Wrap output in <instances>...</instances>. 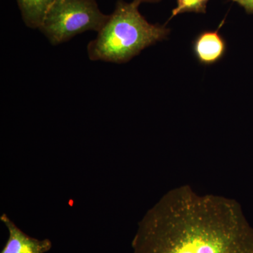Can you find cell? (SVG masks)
I'll use <instances>...</instances> for the list:
<instances>
[{
    "instance_id": "3",
    "label": "cell",
    "mask_w": 253,
    "mask_h": 253,
    "mask_svg": "<svg viewBox=\"0 0 253 253\" xmlns=\"http://www.w3.org/2000/svg\"><path fill=\"white\" fill-rule=\"evenodd\" d=\"M109 17L95 0H55L39 30L57 45L84 32H99Z\"/></svg>"
},
{
    "instance_id": "5",
    "label": "cell",
    "mask_w": 253,
    "mask_h": 253,
    "mask_svg": "<svg viewBox=\"0 0 253 253\" xmlns=\"http://www.w3.org/2000/svg\"><path fill=\"white\" fill-rule=\"evenodd\" d=\"M193 51L200 63L212 65L224 57L226 41L217 30L202 32L193 42Z\"/></svg>"
},
{
    "instance_id": "7",
    "label": "cell",
    "mask_w": 253,
    "mask_h": 253,
    "mask_svg": "<svg viewBox=\"0 0 253 253\" xmlns=\"http://www.w3.org/2000/svg\"><path fill=\"white\" fill-rule=\"evenodd\" d=\"M207 4L201 0H177L176 6L172 10L170 18L186 12L206 13Z\"/></svg>"
},
{
    "instance_id": "6",
    "label": "cell",
    "mask_w": 253,
    "mask_h": 253,
    "mask_svg": "<svg viewBox=\"0 0 253 253\" xmlns=\"http://www.w3.org/2000/svg\"><path fill=\"white\" fill-rule=\"evenodd\" d=\"M23 22L28 28L39 29L55 0H16Z\"/></svg>"
},
{
    "instance_id": "9",
    "label": "cell",
    "mask_w": 253,
    "mask_h": 253,
    "mask_svg": "<svg viewBox=\"0 0 253 253\" xmlns=\"http://www.w3.org/2000/svg\"><path fill=\"white\" fill-rule=\"evenodd\" d=\"M139 2H156V1H160V0H136Z\"/></svg>"
},
{
    "instance_id": "2",
    "label": "cell",
    "mask_w": 253,
    "mask_h": 253,
    "mask_svg": "<svg viewBox=\"0 0 253 253\" xmlns=\"http://www.w3.org/2000/svg\"><path fill=\"white\" fill-rule=\"evenodd\" d=\"M141 3L120 0L114 11L87 45L91 61L126 63L148 46L167 38L169 30L151 24L139 11Z\"/></svg>"
},
{
    "instance_id": "10",
    "label": "cell",
    "mask_w": 253,
    "mask_h": 253,
    "mask_svg": "<svg viewBox=\"0 0 253 253\" xmlns=\"http://www.w3.org/2000/svg\"><path fill=\"white\" fill-rule=\"evenodd\" d=\"M201 1L205 3V4H207L208 1H209V0H201Z\"/></svg>"
},
{
    "instance_id": "1",
    "label": "cell",
    "mask_w": 253,
    "mask_h": 253,
    "mask_svg": "<svg viewBox=\"0 0 253 253\" xmlns=\"http://www.w3.org/2000/svg\"><path fill=\"white\" fill-rule=\"evenodd\" d=\"M131 245L133 253H253V228L235 200L183 185L146 212Z\"/></svg>"
},
{
    "instance_id": "4",
    "label": "cell",
    "mask_w": 253,
    "mask_h": 253,
    "mask_svg": "<svg viewBox=\"0 0 253 253\" xmlns=\"http://www.w3.org/2000/svg\"><path fill=\"white\" fill-rule=\"evenodd\" d=\"M0 221L6 226L9 234L0 253H46L52 248L51 240H40L28 236L5 213L0 216Z\"/></svg>"
},
{
    "instance_id": "8",
    "label": "cell",
    "mask_w": 253,
    "mask_h": 253,
    "mask_svg": "<svg viewBox=\"0 0 253 253\" xmlns=\"http://www.w3.org/2000/svg\"><path fill=\"white\" fill-rule=\"evenodd\" d=\"M244 8L246 12L253 14V0H232Z\"/></svg>"
}]
</instances>
